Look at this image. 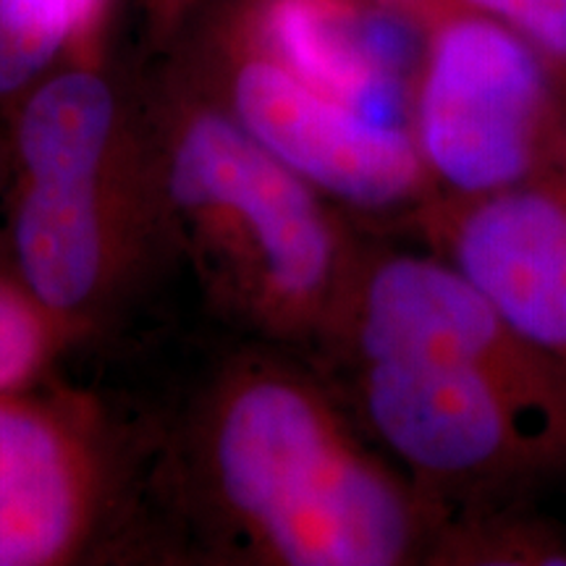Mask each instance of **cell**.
<instances>
[{
  "label": "cell",
  "instance_id": "6da1fadb",
  "mask_svg": "<svg viewBox=\"0 0 566 566\" xmlns=\"http://www.w3.org/2000/svg\"><path fill=\"white\" fill-rule=\"evenodd\" d=\"M216 457L229 501L283 562L388 566L412 554L420 516L409 495L302 388H242L223 415Z\"/></svg>",
  "mask_w": 566,
  "mask_h": 566
},
{
  "label": "cell",
  "instance_id": "7a4b0ae2",
  "mask_svg": "<svg viewBox=\"0 0 566 566\" xmlns=\"http://www.w3.org/2000/svg\"><path fill=\"white\" fill-rule=\"evenodd\" d=\"M417 147L457 195L514 187L566 158V87L506 24L462 13L430 45Z\"/></svg>",
  "mask_w": 566,
  "mask_h": 566
},
{
  "label": "cell",
  "instance_id": "3957f363",
  "mask_svg": "<svg viewBox=\"0 0 566 566\" xmlns=\"http://www.w3.org/2000/svg\"><path fill=\"white\" fill-rule=\"evenodd\" d=\"M357 344L367 363L433 359L480 373L551 470H566V357L516 328L454 265L407 254L375 265L359 292Z\"/></svg>",
  "mask_w": 566,
  "mask_h": 566
},
{
  "label": "cell",
  "instance_id": "277c9868",
  "mask_svg": "<svg viewBox=\"0 0 566 566\" xmlns=\"http://www.w3.org/2000/svg\"><path fill=\"white\" fill-rule=\"evenodd\" d=\"M365 407L373 428L412 470L480 488L522 493L554 472L483 375L433 359L367 363Z\"/></svg>",
  "mask_w": 566,
  "mask_h": 566
},
{
  "label": "cell",
  "instance_id": "5b68a950",
  "mask_svg": "<svg viewBox=\"0 0 566 566\" xmlns=\"http://www.w3.org/2000/svg\"><path fill=\"white\" fill-rule=\"evenodd\" d=\"M171 187L184 208L223 212L244 226L281 300L307 304L328 286L334 231L307 181L242 124L202 116L181 137Z\"/></svg>",
  "mask_w": 566,
  "mask_h": 566
},
{
  "label": "cell",
  "instance_id": "8992f818",
  "mask_svg": "<svg viewBox=\"0 0 566 566\" xmlns=\"http://www.w3.org/2000/svg\"><path fill=\"white\" fill-rule=\"evenodd\" d=\"M237 113L304 181L367 208L407 200L430 171L401 126L373 122L281 63H247L237 80Z\"/></svg>",
  "mask_w": 566,
  "mask_h": 566
},
{
  "label": "cell",
  "instance_id": "52a82bcc",
  "mask_svg": "<svg viewBox=\"0 0 566 566\" xmlns=\"http://www.w3.org/2000/svg\"><path fill=\"white\" fill-rule=\"evenodd\" d=\"M457 197L441 218L451 265L566 357V158L499 192Z\"/></svg>",
  "mask_w": 566,
  "mask_h": 566
},
{
  "label": "cell",
  "instance_id": "ba28073f",
  "mask_svg": "<svg viewBox=\"0 0 566 566\" xmlns=\"http://www.w3.org/2000/svg\"><path fill=\"white\" fill-rule=\"evenodd\" d=\"M87 475L51 409L0 394V566L55 564L74 546Z\"/></svg>",
  "mask_w": 566,
  "mask_h": 566
},
{
  "label": "cell",
  "instance_id": "9c48e42d",
  "mask_svg": "<svg viewBox=\"0 0 566 566\" xmlns=\"http://www.w3.org/2000/svg\"><path fill=\"white\" fill-rule=\"evenodd\" d=\"M11 233L19 279L48 313L90 300L105 252L97 179H24Z\"/></svg>",
  "mask_w": 566,
  "mask_h": 566
},
{
  "label": "cell",
  "instance_id": "30bf717a",
  "mask_svg": "<svg viewBox=\"0 0 566 566\" xmlns=\"http://www.w3.org/2000/svg\"><path fill=\"white\" fill-rule=\"evenodd\" d=\"M265 38L281 66L378 124L401 126L399 76L365 48L363 13L342 0H273Z\"/></svg>",
  "mask_w": 566,
  "mask_h": 566
},
{
  "label": "cell",
  "instance_id": "8fae6325",
  "mask_svg": "<svg viewBox=\"0 0 566 566\" xmlns=\"http://www.w3.org/2000/svg\"><path fill=\"white\" fill-rule=\"evenodd\" d=\"M113 113L108 84L92 74H63L34 90L17 122V158L24 179H97Z\"/></svg>",
  "mask_w": 566,
  "mask_h": 566
},
{
  "label": "cell",
  "instance_id": "7c38bea8",
  "mask_svg": "<svg viewBox=\"0 0 566 566\" xmlns=\"http://www.w3.org/2000/svg\"><path fill=\"white\" fill-rule=\"evenodd\" d=\"M74 34V0H0V101L30 87Z\"/></svg>",
  "mask_w": 566,
  "mask_h": 566
},
{
  "label": "cell",
  "instance_id": "4fadbf2b",
  "mask_svg": "<svg viewBox=\"0 0 566 566\" xmlns=\"http://www.w3.org/2000/svg\"><path fill=\"white\" fill-rule=\"evenodd\" d=\"M457 558L504 566H566V525L516 501L512 509L478 516L462 535Z\"/></svg>",
  "mask_w": 566,
  "mask_h": 566
},
{
  "label": "cell",
  "instance_id": "5bb4252c",
  "mask_svg": "<svg viewBox=\"0 0 566 566\" xmlns=\"http://www.w3.org/2000/svg\"><path fill=\"white\" fill-rule=\"evenodd\" d=\"M48 349V310L24 283L0 275V394L17 391L38 373Z\"/></svg>",
  "mask_w": 566,
  "mask_h": 566
},
{
  "label": "cell",
  "instance_id": "9a60e30c",
  "mask_svg": "<svg viewBox=\"0 0 566 566\" xmlns=\"http://www.w3.org/2000/svg\"><path fill=\"white\" fill-rule=\"evenodd\" d=\"M520 34L566 87V0H464Z\"/></svg>",
  "mask_w": 566,
  "mask_h": 566
},
{
  "label": "cell",
  "instance_id": "2e32d148",
  "mask_svg": "<svg viewBox=\"0 0 566 566\" xmlns=\"http://www.w3.org/2000/svg\"><path fill=\"white\" fill-rule=\"evenodd\" d=\"M105 0H74L76 11V27H80V34L90 32L95 27V21L101 19Z\"/></svg>",
  "mask_w": 566,
  "mask_h": 566
}]
</instances>
